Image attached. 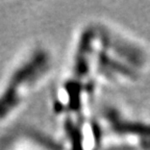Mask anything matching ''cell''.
Segmentation results:
<instances>
[{"label": "cell", "mask_w": 150, "mask_h": 150, "mask_svg": "<svg viewBox=\"0 0 150 150\" xmlns=\"http://www.w3.org/2000/svg\"><path fill=\"white\" fill-rule=\"evenodd\" d=\"M53 68V56L43 45L23 53L0 86V124L9 120L42 84Z\"/></svg>", "instance_id": "6da1fadb"}]
</instances>
